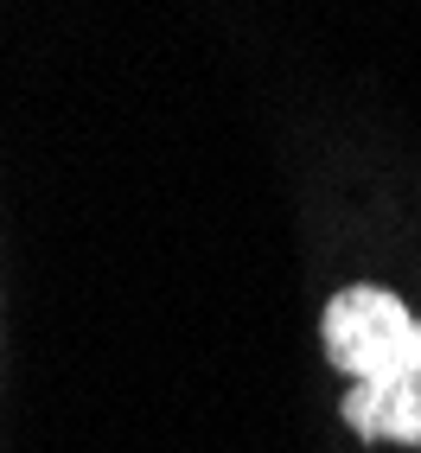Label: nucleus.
Masks as SVG:
<instances>
[{
    "mask_svg": "<svg viewBox=\"0 0 421 453\" xmlns=\"http://www.w3.org/2000/svg\"><path fill=\"white\" fill-rule=\"evenodd\" d=\"M325 357L351 377L345 428L357 441L421 447V313H409L389 288L351 281L325 300Z\"/></svg>",
    "mask_w": 421,
    "mask_h": 453,
    "instance_id": "f257e3e1",
    "label": "nucleus"
}]
</instances>
